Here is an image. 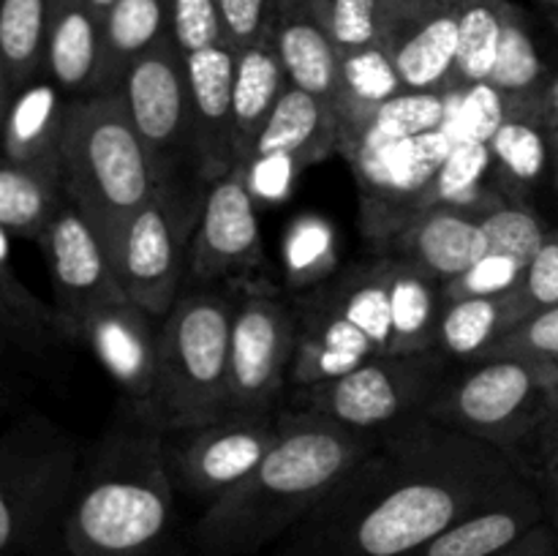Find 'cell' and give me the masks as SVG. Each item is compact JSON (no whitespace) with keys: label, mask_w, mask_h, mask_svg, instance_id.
<instances>
[{"label":"cell","mask_w":558,"mask_h":556,"mask_svg":"<svg viewBox=\"0 0 558 556\" xmlns=\"http://www.w3.org/2000/svg\"><path fill=\"white\" fill-rule=\"evenodd\" d=\"M343 60L368 52L390 55L392 25L381 0H311Z\"/></svg>","instance_id":"35"},{"label":"cell","mask_w":558,"mask_h":556,"mask_svg":"<svg viewBox=\"0 0 558 556\" xmlns=\"http://www.w3.org/2000/svg\"><path fill=\"white\" fill-rule=\"evenodd\" d=\"M338 150V120L327 101L289 85L272 109L251 158H278L294 169L325 161Z\"/></svg>","instance_id":"24"},{"label":"cell","mask_w":558,"mask_h":556,"mask_svg":"<svg viewBox=\"0 0 558 556\" xmlns=\"http://www.w3.org/2000/svg\"><path fill=\"white\" fill-rule=\"evenodd\" d=\"M523 273H526V267H521L518 262L485 254L463 276L445 283V298H488V294L512 292L523 283Z\"/></svg>","instance_id":"42"},{"label":"cell","mask_w":558,"mask_h":556,"mask_svg":"<svg viewBox=\"0 0 558 556\" xmlns=\"http://www.w3.org/2000/svg\"><path fill=\"white\" fill-rule=\"evenodd\" d=\"M11 238L14 234L0 227V311L20 333L27 352H41L54 336H60L58 322H54L52 305L44 303L31 287H25L16 273Z\"/></svg>","instance_id":"36"},{"label":"cell","mask_w":558,"mask_h":556,"mask_svg":"<svg viewBox=\"0 0 558 556\" xmlns=\"http://www.w3.org/2000/svg\"><path fill=\"white\" fill-rule=\"evenodd\" d=\"M539 3H543L545 9H550V11H558V0H539Z\"/></svg>","instance_id":"54"},{"label":"cell","mask_w":558,"mask_h":556,"mask_svg":"<svg viewBox=\"0 0 558 556\" xmlns=\"http://www.w3.org/2000/svg\"><path fill=\"white\" fill-rule=\"evenodd\" d=\"M174 523V480L163 434L136 414V425L104 436L80 467L63 518L65 556H156Z\"/></svg>","instance_id":"3"},{"label":"cell","mask_w":558,"mask_h":556,"mask_svg":"<svg viewBox=\"0 0 558 556\" xmlns=\"http://www.w3.org/2000/svg\"><path fill=\"white\" fill-rule=\"evenodd\" d=\"M169 38L180 55L229 44L223 33L218 0H167Z\"/></svg>","instance_id":"40"},{"label":"cell","mask_w":558,"mask_h":556,"mask_svg":"<svg viewBox=\"0 0 558 556\" xmlns=\"http://www.w3.org/2000/svg\"><path fill=\"white\" fill-rule=\"evenodd\" d=\"M298 349V311L256 281L240 283L229 336V414L278 412Z\"/></svg>","instance_id":"10"},{"label":"cell","mask_w":558,"mask_h":556,"mask_svg":"<svg viewBox=\"0 0 558 556\" xmlns=\"http://www.w3.org/2000/svg\"><path fill=\"white\" fill-rule=\"evenodd\" d=\"M11 93H14V87H11L9 71H5L3 55H0V120H3L5 107H9V101H11Z\"/></svg>","instance_id":"50"},{"label":"cell","mask_w":558,"mask_h":556,"mask_svg":"<svg viewBox=\"0 0 558 556\" xmlns=\"http://www.w3.org/2000/svg\"><path fill=\"white\" fill-rule=\"evenodd\" d=\"M550 14H554V22H556V27H558V11H550Z\"/></svg>","instance_id":"55"},{"label":"cell","mask_w":558,"mask_h":556,"mask_svg":"<svg viewBox=\"0 0 558 556\" xmlns=\"http://www.w3.org/2000/svg\"><path fill=\"white\" fill-rule=\"evenodd\" d=\"M169 38L167 0H114L101 22L93 93L118 90L131 65Z\"/></svg>","instance_id":"27"},{"label":"cell","mask_w":558,"mask_h":556,"mask_svg":"<svg viewBox=\"0 0 558 556\" xmlns=\"http://www.w3.org/2000/svg\"><path fill=\"white\" fill-rule=\"evenodd\" d=\"M298 349L289 387L319 385L392 354V300L385 259L357 262L294 303Z\"/></svg>","instance_id":"6"},{"label":"cell","mask_w":558,"mask_h":556,"mask_svg":"<svg viewBox=\"0 0 558 556\" xmlns=\"http://www.w3.org/2000/svg\"><path fill=\"white\" fill-rule=\"evenodd\" d=\"M521 287L534 311L558 305V229H548L543 245L523 273Z\"/></svg>","instance_id":"45"},{"label":"cell","mask_w":558,"mask_h":556,"mask_svg":"<svg viewBox=\"0 0 558 556\" xmlns=\"http://www.w3.org/2000/svg\"><path fill=\"white\" fill-rule=\"evenodd\" d=\"M276 434L278 412L234 414L199 428L174 431L178 439L172 445L163 436L174 488L205 501V507L213 505L254 472Z\"/></svg>","instance_id":"13"},{"label":"cell","mask_w":558,"mask_h":556,"mask_svg":"<svg viewBox=\"0 0 558 556\" xmlns=\"http://www.w3.org/2000/svg\"><path fill=\"white\" fill-rule=\"evenodd\" d=\"M161 189L120 90L71 98L63 140L65 200L114 254L125 223Z\"/></svg>","instance_id":"4"},{"label":"cell","mask_w":558,"mask_h":556,"mask_svg":"<svg viewBox=\"0 0 558 556\" xmlns=\"http://www.w3.org/2000/svg\"><path fill=\"white\" fill-rule=\"evenodd\" d=\"M234 52L229 44L183 55L189 87L191 161L207 183L234 169L232 87Z\"/></svg>","instance_id":"17"},{"label":"cell","mask_w":558,"mask_h":556,"mask_svg":"<svg viewBox=\"0 0 558 556\" xmlns=\"http://www.w3.org/2000/svg\"><path fill=\"white\" fill-rule=\"evenodd\" d=\"M118 90L158 180L161 185H169V172L185 156L191 158L185 65L172 38H163L150 52L142 55Z\"/></svg>","instance_id":"14"},{"label":"cell","mask_w":558,"mask_h":556,"mask_svg":"<svg viewBox=\"0 0 558 556\" xmlns=\"http://www.w3.org/2000/svg\"><path fill=\"white\" fill-rule=\"evenodd\" d=\"M101 20L90 0H47V76L65 96L96 85Z\"/></svg>","instance_id":"26"},{"label":"cell","mask_w":558,"mask_h":556,"mask_svg":"<svg viewBox=\"0 0 558 556\" xmlns=\"http://www.w3.org/2000/svg\"><path fill=\"white\" fill-rule=\"evenodd\" d=\"M238 294L189 287L161 319L156 390L142 420L161 434L199 428L229 414V336Z\"/></svg>","instance_id":"5"},{"label":"cell","mask_w":558,"mask_h":556,"mask_svg":"<svg viewBox=\"0 0 558 556\" xmlns=\"http://www.w3.org/2000/svg\"><path fill=\"white\" fill-rule=\"evenodd\" d=\"M272 5L276 0H218L223 33L234 52L267 36Z\"/></svg>","instance_id":"44"},{"label":"cell","mask_w":558,"mask_h":556,"mask_svg":"<svg viewBox=\"0 0 558 556\" xmlns=\"http://www.w3.org/2000/svg\"><path fill=\"white\" fill-rule=\"evenodd\" d=\"M392 300V354L434 352L445 309V283L398 254H385Z\"/></svg>","instance_id":"28"},{"label":"cell","mask_w":558,"mask_h":556,"mask_svg":"<svg viewBox=\"0 0 558 556\" xmlns=\"http://www.w3.org/2000/svg\"><path fill=\"white\" fill-rule=\"evenodd\" d=\"M550 169H554V185L558 194V129L550 131Z\"/></svg>","instance_id":"52"},{"label":"cell","mask_w":558,"mask_h":556,"mask_svg":"<svg viewBox=\"0 0 558 556\" xmlns=\"http://www.w3.org/2000/svg\"><path fill=\"white\" fill-rule=\"evenodd\" d=\"M283 262L292 283H314L330 278L332 262H336V238L330 223L316 216H303L289 227L287 243H283Z\"/></svg>","instance_id":"39"},{"label":"cell","mask_w":558,"mask_h":556,"mask_svg":"<svg viewBox=\"0 0 558 556\" xmlns=\"http://www.w3.org/2000/svg\"><path fill=\"white\" fill-rule=\"evenodd\" d=\"M196 216L169 185L125 223L120 243L112 254L125 294L156 319L172 311L183 287L185 265H189V232H194Z\"/></svg>","instance_id":"11"},{"label":"cell","mask_w":558,"mask_h":556,"mask_svg":"<svg viewBox=\"0 0 558 556\" xmlns=\"http://www.w3.org/2000/svg\"><path fill=\"white\" fill-rule=\"evenodd\" d=\"M548 521L539 491L526 478H515L507 488L469 510L456 523L409 556H490Z\"/></svg>","instance_id":"19"},{"label":"cell","mask_w":558,"mask_h":556,"mask_svg":"<svg viewBox=\"0 0 558 556\" xmlns=\"http://www.w3.org/2000/svg\"><path fill=\"white\" fill-rule=\"evenodd\" d=\"M381 3H385L387 14H390L392 25L401 27V25H407V22H414V20H420V16L430 14V11H436L439 5H445L447 0H381Z\"/></svg>","instance_id":"48"},{"label":"cell","mask_w":558,"mask_h":556,"mask_svg":"<svg viewBox=\"0 0 558 556\" xmlns=\"http://www.w3.org/2000/svg\"><path fill=\"white\" fill-rule=\"evenodd\" d=\"M16 349H25L27 352V347L22 343V338H20V333L14 330V325L9 322V316L0 311V401H5V398H9V390H11L9 376L3 374V365L9 363V358L16 352Z\"/></svg>","instance_id":"49"},{"label":"cell","mask_w":558,"mask_h":556,"mask_svg":"<svg viewBox=\"0 0 558 556\" xmlns=\"http://www.w3.org/2000/svg\"><path fill=\"white\" fill-rule=\"evenodd\" d=\"M63 202V180L0 156V227L5 232L38 243Z\"/></svg>","instance_id":"30"},{"label":"cell","mask_w":558,"mask_h":556,"mask_svg":"<svg viewBox=\"0 0 558 556\" xmlns=\"http://www.w3.org/2000/svg\"><path fill=\"white\" fill-rule=\"evenodd\" d=\"M69 107L71 96H65L49 76L16 87L0 120V156L63 180Z\"/></svg>","instance_id":"20"},{"label":"cell","mask_w":558,"mask_h":556,"mask_svg":"<svg viewBox=\"0 0 558 556\" xmlns=\"http://www.w3.org/2000/svg\"><path fill=\"white\" fill-rule=\"evenodd\" d=\"M390 240L398 256L414 262L441 283L456 281L488 254L477 213L450 205L425 207Z\"/></svg>","instance_id":"21"},{"label":"cell","mask_w":558,"mask_h":556,"mask_svg":"<svg viewBox=\"0 0 558 556\" xmlns=\"http://www.w3.org/2000/svg\"><path fill=\"white\" fill-rule=\"evenodd\" d=\"M379 436L319 414L283 409L254 472L205 507L194 540L202 556H248L303 523Z\"/></svg>","instance_id":"2"},{"label":"cell","mask_w":558,"mask_h":556,"mask_svg":"<svg viewBox=\"0 0 558 556\" xmlns=\"http://www.w3.org/2000/svg\"><path fill=\"white\" fill-rule=\"evenodd\" d=\"M548 101H512L488 147L501 178L515 189L537 183L550 167Z\"/></svg>","instance_id":"29"},{"label":"cell","mask_w":558,"mask_h":556,"mask_svg":"<svg viewBox=\"0 0 558 556\" xmlns=\"http://www.w3.org/2000/svg\"><path fill=\"white\" fill-rule=\"evenodd\" d=\"M456 98L461 101V114H458L456 136H474V140L488 145L490 136L496 134L501 123H505L507 112H510L512 101L490 85H472L456 90Z\"/></svg>","instance_id":"41"},{"label":"cell","mask_w":558,"mask_h":556,"mask_svg":"<svg viewBox=\"0 0 558 556\" xmlns=\"http://www.w3.org/2000/svg\"><path fill=\"white\" fill-rule=\"evenodd\" d=\"M490 556H558V529L550 521H543L510 548Z\"/></svg>","instance_id":"47"},{"label":"cell","mask_w":558,"mask_h":556,"mask_svg":"<svg viewBox=\"0 0 558 556\" xmlns=\"http://www.w3.org/2000/svg\"><path fill=\"white\" fill-rule=\"evenodd\" d=\"M267 41L281 58L289 85L311 93L332 107L347 93L343 58L322 25L311 0H276L267 25Z\"/></svg>","instance_id":"18"},{"label":"cell","mask_w":558,"mask_h":556,"mask_svg":"<svg viewBox=\"0 0 558 556\" xmlns=\"http://www.w3.org/2000/svg\"><path fill=\"white\" fill-rule=\"evenodd\" d=\"M0 55L14 90L47 76V0H0Z\"/></svg>","instance_id":"33"},{"label":"cell","mask_w":558,"mask_h":556,"mask_svg":"<svg viewBox=\"0 0 558 556\" xmlns=\"http://www.w3.org/2000/svg\"><path fill=\"white\" fill-rule=\"evenodd\" d=\"M82 458L69 431L27 414L0 434V556L60 545Z\"/></svg>","instance_id":"7"},{"label":"cell","mask_w":558,"mask_h":556,"mask_svg":"<svg viewBox=\"0 0 558 556\" xmlns=\"http://www.w3.org/2000/svg\"><path fill=\"white\" fill-rule=\"evenodd\" d=\"M189 254L191 287L248 278L262 265V227L245 167H234L210 183L196 216Z\"/></svg>","instance_id":"15"},{"label":"cell","mask_w":558,"mask_h":556,"mask_svg":"<svg viewBox=\"0 0 558 556\" xmlns=\"http://www.w3.org/2000/svg\"><path fill=\"white\" fill-rule=\"evenodd\" d=\"M494 167V156H490V147L485 142L474 140V136H458L450 156L445 158L434 183L425 191L420 210L434 205H450L461 207V210H472L480 216L499 196H505L501 191L490 189L488 183V174Z\"/></svg>","instance_id":"31"},{"label":"cell","mask_w":558,"mask_h":556,"mask_svg":"<svg viewBox=\"0 0 558 556\" xmlns=\"http://www.w3.org/2000/svg\"><path fill=\"white\" fill-rule=\"evenodd\" d=\"M494 354H534L558 365V305L534 311L496 347Z\"/></svg>","instance_id":"43"},{"label":"cell","mask_w":558,"mask_h":556,"mask_svg":"<svg viewBox=\"0 0 558 556\" xmlns=\"http://www.w3.org/2000/svg\"><path fill=\"white\" fill-rule=\"evenodd\" d=\"M287 87V71L267 38L238 49L232 87L234 167H245L251 161L256 142Z\"/></svg>","instance_id":"25"},{"label":"cell","mask_w":558,"mask_h":556,"mask_svg":"<svg viewBox=\"0 0 558 556\" xmlns=\"http://www.w3.org/2000/svg\"><path fill=\"white\" fill-rule=\"evenodd\" d=\"M534 314L523 287L488 298H445L436 352L450 363H474L490 358L521 322Z\"/></svg>","instance_id":"23"},{"label":"cell","mask_w":558,"mask_h":556,"mask_svg":"<svg viewBox=\"0 0 558 556\" xmlns=\"http://www.w3.org/2000/svg\"><path fill=\"white\" fill-rule=\"evenodd\" d=\"M458 16V90L488 82L510 0H450Z\"/></svg>","instance_id":"34"},{"label":"cell","mask_w":558,"mask_h":556,"mask_svg":"<svg viewBox=\"0 0 558 556\" xmlns=\"http://www.w3.org/2000/svg\"><path fill=\"white\" fill-rule=\"evenodd\" d=\"M534 469L539 480V496L545 501L548 521L558 529V407L534 431Z\"/></svg>","instance_id":"46"},{"label":"cell","mask_w":558,"mask_h":556,"mask_svg":"<svg viewBox=\"0 0 558 556\" xmlns=\"http://www.w3.org/2000/svg\"><path fill=\"white\" fill-rule=\"evenodd\" d=\"M158 338L161 319L125 298L109 300L87 316L80 343L96 354L109 379L134 403V412L145 409L156 390Z\"/></svg>","instance_id":"16"},{"label":"cell","mask_w":558,"mask_h":556,"mask_svg":"<svg viewBox=\"0 0 558 556\" xmlns=\"http://www.w3.org/2000/svg\"><path fill=\"white\" fill-rule=\"evenodd\" d=\"M515 478L507 452L417 418L379 436L289 532L287 556H409Z\"/></svg>","instance_id":"1"},{"label":"cell","mask_w":558,"mask_h":556,"mask_svg":"<svg viewBox=\"0 0 558 556\" xmlns=\"http://www.w3.org/2000/svg\"><path fill=\"white\" fill-rule=\"evenodd\" d=\"M90 3H93V9H96L98 20L104 22V16H107V11L112 9V5H114V0H90Z\"/></svg>","instance_id":"53"},{"label":"cell","mask_w":558,"mask_h":556,"mask_svg":"<svg viewBox=\"0 0 558 556\" xmlns=\"http://www.w3.org/2000/svg\"><path fill=\"white\" fill-rule=\"evenodd\" d=\"M52 278V311L60 336L80 343L82 327L98 305L125 298L107 243L69 200L38 238Z\"/></svg>","instance_id":"12"},{"label":"cell","mask_w":558,"mask_h":556,"mask_svg":"<svg viewBox=\"0 0 558 556\" xmlns=\"http://www.w3.org/2000/svg\"><path fill=\"white\" fill-rule=\"evenodd\" d=\"M480 223L488 240V254L505 256L521 267H529L548 234V227L537 210L526 200L512 194L499 196L488 210L480 213Z\"/></svg>","instance_id":"37"},{"label":"cell","mask_w":558,"mask_h":556,"mask_svg":"<svg viewBox=\"0 0 558 556\" xmlns=\"http://www.w3.org/2000/svg\"><path fill=\"white\" fill-rule=\"evenodd\" d=\"M390 60L401 90L456 93L458 90V16L447 0L430 14L396 27Z\"/></svg>","instance_id":"22"},{"label":"cell","mask_w":558,"mask_h":556,"mask_svg":"<svg viewBox=\"0 0 558 556\" xmlns=\"http://www.w3.org/2000/svg\"><path fill=\"white\" fill-rule=\"evenodd\" d=\"M452 93H409L401 90L390 101L376 109L374 125L390 140H412V136L434 134L450 129Z\"/></svg>","instance_id":"38"},{"label":"cell","mask_w":558,"mask_h":556,"mask_svg":"<svg viewBox=\"0 0 558 556\" xmlns=\"http://www.w3.org/2000/svg\"><path fill=\"white\" fill-rule=\"evenodd\" d=\"M556 407V363L534 354H494L452 365L428 418L510 456Z\"/></svg>","instance_id":"8"},{"label":"cell","mask_w":558,"mask_h":556,"mask_svg":"<svg viewBox=\"0 0 558 556\" xmlns=\"http://www.w3.org/2000/svg\"><path fill=\"white\" fill-rule=\"evenodd\" d=\"M548 123L550 129H558V74L550 80L548 87Z\"/></svg>","instance_id":"51"},{"label":"cell","mask_w":558,"mask_h":556,"mask_svg":"<svg viewBox=\"0 0 558 556\" xmlns=\"http://www.w3.org/2000/svg\"><path fill=\"white\" fill-rule=\"evenodd\" d=\"M485 85L505 93L510 101H548V71L534 41L529 22L515 3H510L501 33L499 55Z\"/></svg>","instance_id":"32"},{"label":"cell","mask_w":558,"mask_h":556,"mask_svg":"<svg viewBox=\"0 0 558 556\" xmlns=\"http://www.w3.org/2000/svg\"><path fill=\"white\" fill-rule=\"evenodd\" d=\"M452 365L436 349L379 354L336 379L292 390V409L319 414L343 428L385 436L412 420L428 418Z\"/></svg>","instance_id":"9"}]
</instances>
